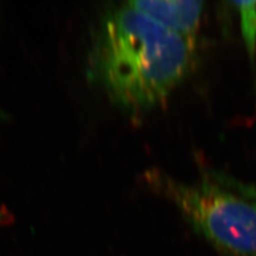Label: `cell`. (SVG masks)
Returning a JSON list of instances; mask_svg holds the SVG:
<instances>
[{"label":"cell","instance_id":"cell-1","mask_svg":"<svg viewBox=\"0 0 256 256\" xmlns=\"http://www.w3.org/2000/svg\"><path fill=\"white\" fill-rule=\"evenodd\" d=\"M196 59L194 38L125 2L102 16L88 56V77L118 107L137 116L164 102Z\"/></svg>","mask_w":256,"mask_h":256},{"label":"cell","instance_id":"cell-2","mask_svg":"<svg viewBox=\"0 0 256 256\" xmlns=\"http://www.w3.org/2000/svg\"><path fill=\"white\" fill-rule=\"evenodd\" d=\"M141 180L178 208L198 234L228 256H256V204L218 173L200 182L178 180L162 170H146Z\"/></svg>","mask_w":256,"mask_h":256},{"label":"cell","instance_id":"cell-3","mask_svg":"<svg viewBox=\"0 0 256 256\" xmlns=\"http://www.w3.org/2000/svg\"><path fill=\"white\" fill-rule=\"evenodd\" d=\"M130 4L148 14L168 29L187 38H194L204 10L203 2L132 0Z\"/></svg>","mask_w":256,"mask_h":256},{"label":"cell","instance_id":"cell-4","mask_svg":"<svg viewBox=\"0 0 256 256\" xmlns=\"http://www.w3.org/2000/svg\"><path fill=\"white\" fill-rule=\"evenodd\" d=\"M240 13L242 38L248 54L253 58L256 48V2H234Z\"/></svg>","mask_w":256,"mask_h":256},{"label":"cell","instance_id":"cell-5","mask_svg":"<svg viewBox=\"0 0 256 256\" xmlns=\"http://www.w3.org/2000/svg\"><path fill=\"white\" fill-rule=\"evenodd\" d=\"M238 190L240 191V194H242V196L251 200L252 202H254L256 204V188L246 186V185H244V184H239Z\"/></svg>","mask_w":256,"mask_h":256}]
</instances>
